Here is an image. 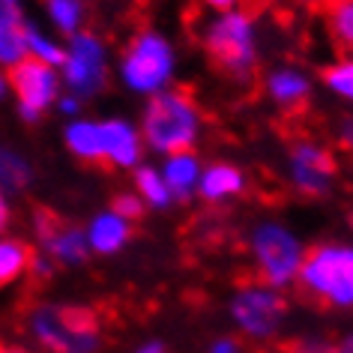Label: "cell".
<instances>
[{
	"label": "cell",
	"instance_id": "1",
	"mask_svg": "<svg viewBox=\"0 0 353 353\" xmlns=\"http://www.w3.org/2000/svg\"><path fill=\"white\" fill-rule=\"evenodd\" d=\"M204 132V108L198 105L195 93L183 87H168L147 99L141 114V144L159 156L189 153L195 150Z\"/></svg>",
	"mask_w": 353,
	"mask_h": 353
},
{
	"label": "cell",
	"instance_id": "2",
	"mask_svg": "<svg viewBox=\"0 0 353 353\" xmlns=\"http://www.w3.org/2000/svg\"><path fill=\"white\" fill-rule=\"evenodd\" d=\"M201 48L234 84H252L258 75V24L249 10L216 12L201 30Z\"/></svg>",
	"mask_w": 353,
	"mask_h": 353
},
{
	"label": "cell",
	"instance_id": "3",
	"mask_svg": "<svg viewBox=\"0 0 353 353\" xmlns=\"http://www.w3.org/2000/svg\"><path fill=\"white\" fill-rule=\"evenodd\" d=\"M294 288L321 308H353V245L321 243L305 252Z\"/></svg>",
	"mask_w": 353,
	"mask_h": 353
},
{
	"label": "cell",
	"instance_id": "4",
	"mask_svg": "<svg viewBox=\"0 0 353 353\" xmlns=\"http://www.w3.org/2000/svg\"><path fill=\"white\" fill-rule=\"evenodd\" d=\"M30 332L48 353H96L102 344V321L96 308L42 303L30 308Z\"/></svg>",
	"mask_w": 353,
	"mask_h": 353
},
{
	"label": "cell",
	"instance_id": "5",
	"mask_svg": "<svg viewBox=\"0 0 353 353\" xmlns=\"http://www.w3.org/2000/svg\"><path fill=\"white\" fill-rule=\"evenodd\" d=\"M66 147L87 165L138 168L141 135L126 120H75L66 126Z\"/></svg>",
	"mask_w": 353,
	"mask_h": 353
},
{
	"label": "cell",
	"instance_id": "6",
	"mask_svg": "<svg viewBox=\"0 0 353 353\" xmlns=\"http://www.w3.org/2000/svg\"><path fill=\"white\" fill-rule=\"evenodd\" d=\"M249 254L258 281L285 290L294 288L296 272L305 258V245L290 225L279 222V219H261L249 231Z\"/></svg>",
	"mask_w": 353,
	"mask_h": 353
},
{
	"label": "cell",
	"instance_id": "7",
	"mask_svg": "<svg viewBox=\"0 0 353 353\" xmlns=\"http://www.w3.org/2000/svg\"><path fill=\"white\" fill-rule=\"evenodd\" d=\"M176 69V54L168 37L156 30H138L135 37L126 42L120 54V78L132 93L138 96H156L171 87Z\"/></svg>",
	"mask_w": 353,
	"mask_h": 353
},
{
	"label": "cell",
	"instance_id": "8",
	"mask_svg": "<svg viewBox=\"0 0 353 353\" xmlns=\"http://www.w3.org/2000/svg\"><path fill=\"white\" fill-rule=\"evenodd\" d=\"M228 314H231V321L243 339L272 341L288 321L290 303L281 290L254 279V281H243L234 290L231 303H228Z\"/></svg>",
	"mask_w": 353,
	"mask_h": 353
},
{
	"label": "cell",
	"instance_id": "9",
	"mask_svg": "<svg viewBox=\"0 0 353 353\" xmlns=\"http://www.w3.org/2000/svg\"><path fill=\"white\" fill-rule=\"evenodd\" d=\"M339 176L332 150L314 138H296L288 147V183L303 198H326Z\"/></svg>",
	"mask_w": 353,
	"mask_h": 353
},
{
	"label": "cell",
	"instance_id": "10",
	"mask_svg": "<svg viewBox=\"0 0 353 353\" xmlns=\"http://www.w3.org/2000/svg\"><path fill=\"white\" fill-rule=\"evenodd\" d=\"M63 78L69 84V93L75 99H87L96 96L108 81V51L105 42L93 33H81L69 37V48L63 57Z\"/></svg>",
	"mask_w": 353,
	"mask_h": 353
},
{
	"label": "cell",
	"instance_id": "11",
	"mask_svg": "<svg viewBox=\"0 0 353 353\" xmlns=\"http://www.w3.org/2000/svg\"><path fill=\"white\" fill-rule=\"evenodd\" d=\"M6 84L12 87L19 108L28 120H39L51 108V102L57 99V90H60V78L54 72V66L42 63V60L30 54L10 66Z\"/></svg>",
	"mask_w": 353,
	"mask_h": 353
},
{
	"label": "cell",
	"instance_id": "12",
	"mask_svg": "<svg viewBox=\"0 0 353 353\" xmlns=\"http://www.w3.org/2000/svg\"><path fill=\"white\" fill-rule=\"evenodd\" d=\"M33 231H37L51 263L78 267V263H84L87 254H90L87 234L78 225L66 222V219L54 213L51 207H37V213H33Z\"/></svg>",
	"mask_w": 353,
	"mask_h": 353
},
{
	"label": "cell",
	"instance_id": "13",
	"mask_svg": "<svg viewBox=\"0 0 353 353\" xmlns=\"http://www.w3.org/2000/svg\"><path fill=\"white\" fill-rule=\"evenodd\" d=\"M263 93L281 114H299L312 99V78L296 66H276L263 75Z\"/></svg>",
	"mask_w": 353,
	"mask_h": 353
},
{
	"label": "cell",
	"instance_id": "14",
	"mask_svg": "<svg viewBox=\"0 0 353 353\" xmlns=\"http://www.w3.org/2000/svg\"><path fill=\"white\" fill-rule=\"evenodd\" d=\"M201 159L195 150L189 153H174V156H165V165H162V180L168 192H171L174 204H186V201L195 198L198 192V180H201Z\"/></svg>",
	"mask_w": 353,
	"mask_h": 353
},
{
	"label": "cell",
	"instance_id": "15",
	"mask_svg": "<svg viewBox=\"0 0 353 353\" xmlns=\"http://www.w3.org/2000/svg\"><path fill=\"white\" fill-rule=\"evenodd\" d=\"M245 192V174L231 162H216L201 171L198 192L207 204H228V201L240 198Z\"/></svg>",
	"mask_w": 353,
	"mask_h": 353
},
{
	"label": "cell",
	"instance_id": "16",
	"mask_svg": "<svg viewBox=\"0 0 353 353\" xmlns=\"http://www.w3.org/2000/svg\"><path fill=\"white\" fill-rule=\"evenodd\" d=\"M87 245H90V252L96 254H117L129 245L132 234H135V228H132L129 219L117 216L114 210H105L90 222L87 228Z\"/></svg>",
	"mask_w": 353,
	"mask_h": 353
},
{
	"label": "cell",
	"instance_id": "17",
	"mask_svg": "<svg viewBox=\"0 0 353 353\" xmlns=\"http://www.w3.org/2000/svg\"><path fill=\"white\" fill-rule=\"evenodd\" d=\"M321 19L335 51L353 54V0H321Z\"/></svg>",
	"mask_w": 353,
	"mask_h": 353
},
{
	"label": "cell",
	"instance_id": "18",
	"mask_svg": "<svg viewBox=\"0 0 353 353\" xmlns=\"http://www.w3.org/2000/svg\"><path fill=\"white\" fill-rule=\"evenodd\" d=\"M37 249L24 240H0V288L28 276L37 263Z\"/></svg>",
	"mask_w": 353,
	"mask_h": 353
},
{
	"label": "cell",
	"instance_id": "19",
	"mask_svg": "<svg viewBox=\"0 0 353 353\" xmlns=\"http://www.w3.org/2000/svg\"><path fill=\"white\" fill-rule=\"evenodd\" d=\"M135 195L144 201V207H153V210H168L174 204L171 192H168L162 174L150 165H138L135 168Z\"/></svg>",
	"mask_w": 353,
	"mask_h": 353
},
{
	"label": "cell",
	"instance_id": "20",
	"mask_svg": "<svg viewBox=\"0 0 353 353\" xmlns=\"http://www.w3.org/2000/svg\"><path fill=\"white\" fill-rule=\"evenodd\" d=\"M46 10L60 33L75 37L84 24V0H46Z\"/></svg>",
	"mask_w": 353,
	"mask_h": 353
},
{
	"label": "cell",
	"instance_id": "21",
	"mask_svg": "<svg viewBox=\"0 0 353 353\" xmlns=\"http://www.w3.org/2000/svg\"><path fill=\"white\" fill-rule=\"evenodd\" d=\"M323 87L330 90L332 96H339V99L350 102L353 105V54L335 60L323 69Z\"/></svg>",
	"mask_w": 353,
	"mask_h": 353
},
{
	"label": "cell",
	"instance_id": "22",
	"mask_svg": "<svg viewBox=\"0 0 353 353\" xmlns=\"http://www.w3.org/2000/svg\"><path fill=\"white\" fill-rule=\"evenodd\" d=\"M28 183H30V165L19 153L0 147V189L21 192Z\"/></svg>",
	"mask_w": 353,
	"mask_h": 353
},
{
	"label": "cell",
	"instance_id": "23",
	"mask_svg": "<svg viewBox=\"0 0 353 353\" xmlns=\"http://www.w3.org/2000/svg\"><path fill=\"white\" fill-rule=\"evenodd\" d=\"M24 46H28V54L42 60V63L48 66H63V57L66 51L57 46V42H51L46 33H39L37 28H30V24H24Z\"/></svg>",
	"mask_w": 353,
	"mask_h": 353
},
{
	"label": "cell",
	"instance_id": "24",
	"mask_svg": "<svg viewBox=\"0 0 353 353\" xmlns=\"http://www.w3.org/2000/svg\"><path fill=\"white\" fill-rule=\"evenodd\" d=\"M28 57L24 46V21L21 24H0V63L12 66Z\"/></svg>",
	"mask_w": 353,
	"mask_h": 353
},
{
	"label": "cell",
	"instance_id": "25",
	"mask_svg": "<svg viewBox=\"0 0 353 353\" xmlns=\"http://www.w3.org/2000/svg\"><path fill=\"white\" fill-rule=\"evenodd\" d=\"M108 210H114V213L123 219H129V222H135V219L144 216V201H141L135 192H120V195H114Z\"/></svg>",
	"mask_w": 353,
	"mask_h": 353
},
{
	"label": "cell",
	"instance_id": "26",
	"mask_svg": "<svg viewBox=\"0 0 353 353\" xmlns=\"http://www.w3.org/2000/svg\"><path fill=\"white\" fill-rule=\"evenodd\" d=\"M207 353H245V344L234 335H222V339H213L207 344Z\"/></svg>",
	"mask_w": 353,
	"mask_h": 353
},
{
	"label": "cell",
	"instance_id": "27",
	"mask_svg": "<svg viewBox=\"0 0 353 353\" xmlns=\"http://www.w3.org/2000/svg\"><path fill=\"white\" fill-rule=\"evenodd\" d=\"M0 24H21L19 0H0Z\"/></svg>",
	"mask_w": 353,
	"mask_h": 353
},
{
	"label": "cell",
	"instance_id": "28",
	"mask_svg": "<svg viewBox=\"0 0 353 353\" xmlns=\"http://www.w3.org/2000/svg\"><path fill=\"white\" fill-rule=\"evenodd\" d=\"M335 138H339L347 150H353V117H344L339 123V132H335Z\"/></svg>",
	"mask_w": 353,
	"mask_h": 353
},
{
	"label": "cell",
	"instance_id": "29",
	"mask_svg": "<svg viewBox=\"0 0 353 353\" xmlns=\"http://www.w3.org/2000/svg\"><path fill=\"white\" fill-rule=\"evenodd\" d=\"M204 3L210 6V10H216V12H228V10H236L240 0H204Z\"/></svg>",
	"mask_w": 353,
	"mask_h": 353
},
{
	"label": "cell",
	"instance_id": "30",
	"mask_svg": "<svg viewBox=\"0 0 353 353\" xmlns=\"http://www.w3.org/2000/svg\"><path fill=\"white\" fill-rule=\"evenodd\" d=\"M132 353H168V347H165V344L162 341H144V344H138V347L135 350H132Z\"/></svg>",
	"mask_w": 353,
	"mask_h": 353
},
{
	"label": "cell",
	"instance_id": "31",
	"mask_svg": "<svg viewBox=\"0 0 353 353\" xmlns=\"http://www.w3.org/2000/svg\"><path fill=\"white\" fill-rule=\"evenodd\" d=\"M10 225V207H6V201H3V192H0V231Z\"/></svg>",
	"mask_w": 353,
	"mask_h": 353
},
{
	"label": "cell",
	"instance_id": "32",
	"mask_svg": "<svg viewBox=\"0 0 353 353\" xmlns=\"http://www.w3.org/2000/svg\"><path fill=\"white\" fill-rule=\"evenodd\" d=\"M78 102H81V99H75V96H69V99L60 102V108H63L66 114H75V111H78Z\"/></svg>",
	"mask_w": 353,
	"mask_h": 353
},
{
	"label": "cell",
	"instance_id": "33",
	"mask_svg": "<svg viewBox=\"0 0 353 353\" xmlns=\"http://www.w3.org/2000/svg\"><path fill=\"white\" fill-rule=\"evenodd\" d=\"M0 353H24V350H19V347H10V344H3V341H0Z\"/></svg>",
	"mask_w": 353,
	"mask_h": 353
},
{
	"label": "cell",
	"instance_id": "34",
	"mask_svg": "<svg viewBox=\"0 0 353 353\" xmlns=\"http://www.w3.org/2000/svg\"><path fill=\"white\" fill-rule=\"evenodd\" d=\"M3 93H6V78L0 75V96H3Z\"/></svg>",
	"mask_w": 353,
	"mask_h": 353
},
{
	"label": "cell",
	"instance_id": "35",
	"mask_svg": "<svg viewBox=\"0 0 353 353\" xmlns=\"http://www.w3.org/2000/svg\"><path fill=\"white\" fill-rule=\"evenodd\" d=\"M350 225H353V216H350Z\"/></svg>",
	"mask_w": 353,
	"mask_h": 353
}]
</instances>
